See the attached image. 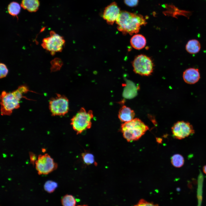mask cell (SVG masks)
Here are the masks:
<instances>
[{
  "label": "cell",
  "instance_id": "1",
  "mask_svg": "<svg viewBox=\"0 0 206 206\" xmlns=\"http://www.w3.org/2000/svg\"><path fill=\"white\" fill-rule=\"evenodd\" d=\"M30 91L33 92L25 85L20 86L11 92L2 91L0 97L1 115H11L14 110L19 108V102L21 98H24L30 100L23 95V94Z\"/></svg>",
  "mask_w": 206,
  "mask_h": 206
},
{
  "label": "cell",
  "instance_id": "2",
  "mask_svg": "<svg viewBox=\"0 0 206 206\" xmlns=\"http://www.w3.org/2000/svg\"><path fill=\"white\" fill-rule=\"evenodd\" d=\"M116 22L119 31L130 35L138 33L141 26L146 23L142 15L124 11H121Z\"/></svg>",
  "mask_w": 206,
  "mask_h": 206
},
{
  "label": "cell",
  "instance_id": "3",
  "mask_svg": "<svg viewBox=\"0 0 206 206\" xmlns=\"http://www.w3.org/2000/svg\"><path fill=\"white\" fill-rule=\"evenodd\" d=\"M148 129V126L138 118L125 122L121 126L123 137L128 142L139 139Z\"/></svg>",
  "mask_w": 206,
  "mask_h": 206
},
{
  "label": "cell",
  "instance_id": "4",
  "mask_svg": "<svg viewBox=\"0 0 206 206\" xmlns=\"http://www.w3.org/2000/svg\"><path fill=\"white\" fill-rule=\"evenodd\" d=\"M93 117L92 110L87 111L84 108H82L71 119V124L77 134H80L91 128Z\"/></svg>",
  "mask_w": 206,
  "mask_h": 206
},
{
  "label": "cell",
  "instance_id": "5",
  "mask_svg": "<svg viewBox=\"0 0 206 206\" xmlns=\"http://www.w3.org/2000/svg\"><path fill=\"white\" fill-rule=\"evenodd\" d=\"M50 36L44 38L41 45L52 55L57 52H61L64 46L65 40L62 36L53 31L50 32Z\"/></svg>",
  "mask_w": 206,
  "mask_h": 206
},
{
  "label": "cell",
  "instance_id": "6",
  "mask_svg": "<svg viewBox=\"0 0 206 206\" xmlns=\"http://www.w3.org/2000/svg\"><path fill=\"white\" fill-rule=\"evenodd\" d=\"M69 100L64 95L57 94L49 101V109L53 116H64L69 109Z\"/></svg>",
  "mask_w": 206,
  "mask_h": 206
},
{
  "label": "cell",
  "instance_id": "7",
  "mask_svg": "<svg viewBox=\"0 0 206 206\" xmlns=\"http://www.w3.org/2000/svg\"><path fill=\"white\" fill-rule=\"evenodd\" d=\"M132 64L134 72L141 76H148L153 72V62L150 58L145 55L141 54L137 56Z\"/></svg>",
  "mask_w": 206,
  "mask_h": 206
},
{
  "label": "cell",
  "instance_id": "8",
  "mask_svg": "<svg viewBox=\"0 0 206 206\" xmlns=\"http://www.w3.org/2000/svg\"><path fill=\"white\" fill-rule=\"evenodd\" d=\"M35 164L36 169L39 175L48 174L58 167L57 163L47 153L39 155Z\"/></svg>",
  "mask_w": 206,
  "mask_h": 206
},
{
  "label": "cell",
  "instance_id": "9",
  "mask_svg": "<svg viewBox=\"0 0 206 206\" xmlns=\"http://www.w3.org/2000/svg\"><path fill=\"white\" fill-rule=\"evenodd\" d=\"M171 130L174 137L179 140L187 137L195 132L192 125L188 122L183 121L175 123L172 127Z\"/></svg>",
  "mask_w": 206,
  "mask_h": 206
},
{
  "label": "cell",
  "instance_id": "10",
  "mask_svg": "<svg viewBox=\"0 0 206 206\" xmlns=\"http://www.w3.org/2000/svg\"><path fill=\"white\" fill-rule=\"evenodd\" d=\"M120 12L117 3L113 2L105 8L103 18L108 24L112 25L116 21Z\"/></svg>",
  "mask_w": 206,
  "mask_h": 206
},
{
  "label": "cell",
  "instance_id": "11",
  "mask_svg": "<svg viewBox=\"0 0 206 206\" xmlns=\"http://www.w3.org/2000/svg\"><path fill=\"white\" fill-rule=\"evenodd\" d=\"M183 76L184 81L189 84H195L200 78L199 70L194 68H190L185 70Z\"/></svg>",
  "mask_w": 206,
  "mask_h": 206
},
{
  "label": "cell",
  "instance_id": "12",
  "mask_svg": "<svg viewBox=\"0 0 206 206\" xmlns=\"http://www.w3.org/2000/svg\"><path fill=\"white\" fill-rule=\"evenodd\" d=\"M135 116L134 111L125 106H123L120 109L118 114L119 119L122 122H126L134 119Z\"/></svg>",
  "mask_w": 206,
  "mask_h": 206
},
{
  "label": "cell",
  "instance_id": "13",
  "mask_svg": "<svg viewBox=\"0 0 206 206\" xmlns=\"http://www.w3.org/2000/svg\"><path fill=\"white\" fill-rule=\"evenodd\" d=\"M130 44L132 46L136 49H141L145 46L146 40L144 37L140 34H136L131 38Z\"/></svg>",
  "mask_w": 206,
  "mask_h": 206
},
{
  "label": "cell",
  "instance_id": "14",
  "mask_svg": "<svg viewBox=\"0 0 206 206\" xmlns=\"http://www.w3.org/2000/svg\"><path fill=\"white\" fill-rule=\"evenodd\" d=\"M21 5L29 12H35L39 9V0H22Z\"/></svg>",
  "mask_w": 206,
  "mask_h": 206
},
{
  "label": "cell",
  "instance_id": "15",
  "mask_svg": "<svg viewBox=\"0 0 206 206\" xmlns=\"http://www.w3.org/2000/svg\"><path fill=\"white\" fill-rule=\"evenodd\" d=\"M199 41L196 39H192L188 41L185 46V49L189 53L191 54L198 53L201 49Z\"/></svg>",
  "mask_w": 206,
  "mask_h": 206
},
{
  "label": "cell",
  "instance_id": "16",
  "mask_svg": "<svg viewBox=\"0 0 206 206\" xmlns=\"http://www.w3.org/2000/svg\"><path fill=\"white\" fill-rule=\"evenodd\" d=\"M7 10L9 14L13 16H15L19 13L20 10V6L18 3L12 2L8 5Z\"/></svg>",
  "mask_w": 206,
  "mask_h": 206
},
{
  "label": "cell",
  "instance_id": "17",
  "mask_svg": "<svg viewBox=\"0 0 206 206\" xmlns=\"http://www.w3.org/2000/svg\"><path fill=\"white\" fill-rule=\"evenodd\" d=\"M171 162L172 165L175 167L179 168L183 166L184 159L183 156L179 154H176L171 157Z\"/></svg>",
  "mask_w": 206,
  "mask_h": 206
},
{
  "label": "cell",
  "instance_id": "18",
  "mask_svg": "<svg viewBox=\"0 0 206 206\" xmlns=\"http://www.w3.org/2000/svg\"><path fill=\"white\" fill-rule=\"evenodd\" d=\"M81 156L83 161L87 165L94 164L95 165L97 163L95 162L94 155L89 152H85L82 154Z\"/></svg>",
  "mask_w": 206,
  "mask_h": 206
},
{
  "label": "cell",
  "instance_id": "19",
  "mask_svg": "<svg viewBox=\"0 0 206 206\" xmlns=\"http://www.w3.org/2000/svg\"><path fill=\"white\" fill-rule=\"evenodd\" d=\"M63 206H75L76 201L74 197L70 195H66L61 200Z\"/></svg>",
  "mask_w": 206,
  "mask_h": 206
},
{
  "label": "cell",
  "instance_id": "20",
  "mask_svg": "<svg viewBox=\"0 0 206 206\" xmlns=\"http://www.w3.org/2000/svg\"><path fill=\"white\" fill-rule=\"evenodd\" d=\"M58 186V183L52 180H48L45 183L44 185V189L46 192L51 193L55 190Z\"/></svg>",
  "mask_w": 206,
  "mask_h": 206
},
{
  "label": "cell",
  "instance_id": "21",
  "mask_svg": "<svg viewBox=\"0 0 206 206\" xmlns=\"http://www.w3.org/2000/svg\"><path fill=\"white\" fill-rule=\"evenodd\" d=\"M134 206H159V205L157 204L148 202L144 199H141Z\"/></svg>",
  "mask_w": 206,
  "mask_h": 206
},
{
  "label": "cell",
  "instance_id": "22",
  "mask_svg": "<svg viewBox=\"0 0 206 206\" xmlns=\"http://www.w3.org/2000/svg\"><path fill=\"white\" fill-rule=\"evenodd\" d=\"M0 78L5 77L7 75L8 70L6 65L3 63H1L0 64Z\"/></svg>",
  "mask_w": 206,
  "mask_h": 206
},
{
  "label": "cell",
  "instance_id": "23",
  "mask_svg": "<svg viewBox=\"0 0 206 206\" xmlns=\"http://www.w3.org/2000/svg\"><path fill=\"white\" fill-rule=\"evenodd\" d=\"M126 5L130 7H134L136 6L138 3V0H124Z\"/></svg>",
  "mask_w": 206,
  "mask_h": 206
},
{
  "label": "cell",
  "instance_id": "24",
  "mask_svg": "<svg viewBox=\"0 0 206 206\" xmlns=\"http://www.w3.org/2000/svg\"><path fill=\"white\" fill-rule=\"evenodd\" d=\"M29 154L30 163L34 165L37 160V156L34 153L32 152H29Z\"/></svg>",
  "mask_w": 206,
  "mask_h": 206
},
{
  "label": "cell",
  "instance_id": "25",
  "mask_svg": "<svg viewBox=\"0 0 206 206\" xmlns=\"http://www.w3.org/2000/svg\"><path fill=\"white\" fill-rule=\"evenodd\" d=\"M203 171L204 173L206 174V165L203 167Z\"/></svg>",
  "mask_w": 206,
  "mask_h": 206
},
{
  "label": "cell",
  "instance_id": "26",
  "mask_svg": "<svg viewBox=\"0 0 206 206\" xmlns=\"http://www.w3.org/2000/svg\"><path fill=\"white\" fill-rule=\"evenodd\" d=\"M88 206V205H78V206Z\"/></svg>",
  "mask_w": 206,
  "mask_h": 206
}]
</instances>
